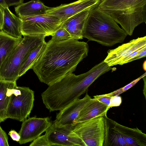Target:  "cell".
I'll return each mask as SVG.
<instances>
[{"mask_svg": "<svg viewBox=\"0 0 146 146\" xmlns=\"http://www.w3.org/2000/svg\"><path fill=\"white\" fill-rule=\"evenodd\" d=\"M22 38L13 37L2 30L0 31V70L4 62Z\"/></svg>", "mask_w": 146, "mask_h": 146, "instance_id": "cell-20", "label": "cell"}, {"mask_svg": "<svg viewBox=\"0 0 146 146\" xmlns=\"http://www.w3.org/2000/svg\"><path fill=\"white\" fill-rule=\"evenodd\" d=\"M105 146H127V145L122 136L111 128L108 125Z\"/></svg>", "mask_w": 146, "mask_h": 146, "instance_id": "cell-22", "label": "cell"}, {"mask_svg": "<svg viewBox=\"0 0 146 146\" xmlns=\"http://www.w3.org/2000/svg\"><path fill=\"white\" fill-rule=\"evenodd\" d=\"M50 8L45 5L39 0H32L19 5L15 9L19 17L23 18L46 14Z\"/></svg>", "mask_w": 146, "mask_h": 146, "instance_id": "cell-17", "label": "cell"}, {"mask_svg": "<svg viewBox=\"0 0 146 146\" xmlns=\"http://www.w3.org/2000/svg\"><path fill=\"white\" fill-rule=\"evenodd\" d=\"M93 97L110 108L119 106L122 102L121 98L119 95L110 96L106 94L94 96Z\"/></svg>", "mask_w": 146, "mask_h": 146, "instance_id": "cell-23", "label": "cell"}, {"mask_svg": "<svg viewBox=\"0 0 146 146\" xmlns=\"http://www.w3.org/2000/svg\"><path fill=\"white\" fill-rule=\"evenodd\" d=\"M51 40L56 41H60L71 38L68 32L60 26L51 36Z\"/></svg>", "mask_w": 146, "mask_h": 146, "instance_id": "cell-24", "label": "cell"}, {"mask_svg": "<svg viewBox=\"0 0 146 146\" xmlns=\"http://www.w3.org/2000/svg\"><path fill=\"white\" fill-rule=\"evenodd\" d=\"M17 86L16 81L0 80V123L7 119V112L11 97Z\"/></svg>", "mask_w": 146, "mask_h": 146, "instance_id": "cell-19", "label": "cell"}, {"mask_svg": "<svg viewBox=\"0 0 146 146\" xmlns=\"http://www.w3.org/2000/svg\"><path fill=\"white\" fill-rule=\"evenodd\" d=\"M100 0H78L67 4L51 7L47 14L58 17L62 23L71 16L87 9L98 6Z\"/></svg>", "mask_w": 146, "mask_h": 146, "instance_id": "cell-12", "label": "cell"}, {"mask_svg": "<svg viewBox=\"0 0 146 146\" xmlns=\"http://www.w3.org/2000/svg\"><path fill=\"white\" fill-rule=\"evenodd\" d=\"M8 137L0 125V146H9Z\"/></svg>", "mask_w": 146, "mask_h": 146, "instance_id": "cell-28", "label": "cell"}, {"mask_svg": "<svg viewBox=\"0 0 146 146\" xmlns=\"http://www.w3.org/2000/svg\"><path fill=\"white\" fill-rule=\"evenodd\" d=\"M9 135L14 141L19 142L20 139V136L16 131L14 130H11L9 133Z\"/></svg>", "mask_w": 146, "mask_h": 146, "instance_id": "cell-29", "label": "cell"}, {"mask_svg": "<svg viewBox=\"0 0 146 146\" xmlns=\"http://www.w3.org/2000/svg\"><path fill=\"white\" fill-rule=\"evenodd\" d=\"M146 76V72H145L139 77L133 80L125 86L110 93L107 94H106L110 96H115L119 95L134 86L139 80Z\"/></svg>", "mask_w": 146, "mask_h": 146, "instance_id": "cell-25", "label": "cell"}, {"mask_svg": "<svg viewBox=\"0 0 146 146\" xmlns=\"http://www.w3.org/2000/svg\"><path fill=\"white\" fill-rule=\"evenodd\" d=\"M46 42L40 43L33 49L29 53L23 64L19 71V77L24 74L33 66L44 50Z\"/></svg>", "mask_w": 146, "mask_h": 146, "instance_id": "cell-21", "label": "cell"}, {"mask_svg": "<svg viewBox=\"0 0 146 146\" xmlns=\"http://www.w3.org/2000/svg\"><path fill=\"white\" fill-rule=\"evenodd\" d=\"M106 116L95 117L74 125L73 131L84 146H105L108 127Z\"/></svg>", "mask_w": 146, "mask_h": 146, "instance_id": "cell-6", "label": "cell"}, {"mask_svg": "<svg viewBox=\"0 0 146 146\" xmlns=\"http://www.w3.org/2000/svg\"><path fill=\"white\" fill-rule=\"evenodd\" d=\"M29 146H51L47 135H44L40 136L33 141Z\"/></svg>", "mask_w": 146, "mask_h": 146, "instance_id": "cell-26", "label": "cell"}, {"mask_svg": "<svg viewBox=\"0 0 146 146\" xmlns=\"http://www.w3.org/2000/svg\"><path fill=\"white\" fill-rule=\"evenodd\" d=\"M23 0H0V6L9 8L13 5H18L23 3Z\"/></svg>", "mask_w": 146, "mask_h": 146, "instance_id": "cell-27", "label": "cell"}, {"mask_svg": "<svg viewBox=\"0 0 146 146\" xmlns=\"http://www.w3.org/2000/svg\"><path fill=\"white\" fill-rule=\"evenodd\" d=\"M3 14L2 7L0 6V31L2 30L3 23Z\"/></svg>", "mask_w": 146, "mask_h": 146, "instance_id": "cell-30", "label": "cell"}, {"mask_svg": "<svg viewBox=\"0 0 146 146\" xmlns=\"http://www.w3.org/2000/svg\"><path fill=\"white\" fill-rule=\"evenodd\" d=\"M110 108L96 99L91 98L84 106L74 124L95 117L107 116Z\"/></svg>", "mask_w": 146, "mask_h": 146, "instance_id": "cell-16", "label": "cell"}, {"mask_svg": "<svg viewBox=\"0 0 146 146\" xmlns=\"http://www.w3.org/2000/svg\"><path fill=\"white\" fill-rule=\"evenodd\" d=\"M103 74L102 70L97 65L79 75L69 74L48 86L41 94L43 103L50 112L61 110L86 92Z\"/></svg>", "mask_w": 146, "mask_h": 146, "instance_id": "cell-2", "label": "cell"}, {"mask_svg": "<svg viewBox=\"0 0 146 146\" xmlns=\"http://www.w3.org/2000/svg\"><path fill=\"white\" fill-rule=\"evenodd\" d=\"M91 98L87 93L82 99L78 98L56 115L54 121L61 125H74V122L77 118L85 104Z\"/></svg>", "mask_w": 146, "mask_h": 146, "instance_id": "cell-14", "label": "cell"}, {"mask_svg": "<svg viewBox=\"0 0 146 146\" xmlns=\"http://www.w3.org/2000/svg\"><path fill=\"white\" fill-rule=\"evenodd\" d=\"M92 8L86 9L69 17L62 23L61 26L68 32L71 38L77 40L83 38L84 25Z\"/></svg>", "mask_w": 146, "mask_h": 146, "instance_id": "cell-15", "label": "cell"}, {"mask_svg": "<svg viewBox=\"0 0 146 146\" xmlns=\"http://www.w3.org/2000/svg\"><path fill=\"white\" fill-rule=\"evenodd\" d=\"M146 61H145L144 62L143 65V69L145 70L146 71Z\"/></svg>", "mask_w": 146, "mask_h": 146, "instance_id": "cell-31", "label": "cell"}, {"mask_svg": "<svg viewBox=\"0 0 146 146\" xmlns=\"http://www.w3.org/2000/svg\"><path fill=\"white\" fill-rule=\"evenodd\" d=\"M3 64L0 70V80L16 81L19 78L20 69L25 59L35 48L45 41V36H23Z\"/></svg>", "mask_w": 146, "mask_h": 146, "instance_id": "cell-5", "label": "cell"}, {"mask_svg": "<svg viewBox=\"0 0 146 146\" xmlns=\"http://www.w3.org/2000/svg\"><path fill=\"white\" fill-rule=\"evenodd\" d=\"M98 7L131 36L135 27L146 23V0H100Z\"/></svg>", "mask_w": 146, "mask_h": 146, "instance_id": "cell-4", "label": "cell"}, {"mask_svg": "<svg viewBox=\"0 0 146 146\" xmlns=\"http://www.w3.org/2000/svg\"><path fill=\"white\" fill-rule=\"evenodd\" d=\"M109 126L119 133L127 146H146V135L138 128H129L106 117Z\"/></svg>", "mask_w": 146, "mask_h": 146, "instance_id": "cell-13", "label": "cell"}, {"mask_svg": "<svg viewBox=\"0 0 146 146\" xmlns=\"http://www.w3.org/2000/svg\"><path fill=\"white\" fill-rule=\"evenodd\" d=\"M22 21L23 36H52L62 24L57 17L48 14L26 17H20Z\"/></svg>", "mask_w": 146, "mask_h": 146, "instance_id": "cell-9", "label": "cell"}, {"mask_svg": "<svg viewBox=\"0 0 146 146\" xmlns=\"http://www.w3.org/2000/svg\"><path fill=\"white\" fill-rule=\"evenodd\" d=\"M146 56V36L138 37L109 50L104 60L110 66L123 64Z\"/></svg>", "mask_w": 146, "mask_h": 146, "instance_id": "cell-7", "label": "cell"}, {"mask_svg": "<svg viewBox=\"0 0 146 146\" xmlns=\"http://www.w3.org/2000/svg\"><path fill=\"white\" fill-rule=\"evenodd\" d=\"M73 125H61L52 121L45 133L51 145L84 146L81 139L73 131Z\"/></svg>", "mask_w": 146, "mask_h": 146, "instance_id": "cell-10", "label": "cell"}, {"mask_svg": "<svg viewBox=\"0 0 146 146\" xmlns=\"http://www.w3.org/2000/svg\"><path fill=\"white\" fill-rule=\"evenodd\" d=\"M127 35L111 16L98 6L91 9L84 25L83 38L111 46L123 42Z\"/></svg>", "mask_w": 146, "mask_h": 146, "instance_id": "cell-3", "label": "cell"}, {"mask_svg": "<svg viewBox=\"0 0 146 146\" xmlns=\"http://www.w3.org/2000/svg\"><path fill=\"white\" fill-rule=\"evenodd\" d=\"M89 50L88 44L84 41L50 39L31 69L41 82L48 86L73 73L87 56Z\"/></svg>", "mask_w": 146, "mask_h": 146, "instance_id": "cell-1", "label": "cell"}, {"mask_svg": "<svg viewBox=\"0 0 146 146\" xmlns=\"http://www.w3.org/2000/svg\"><path fill=\"white\" fill-rule=\"evenodd\" d=\"M35 100L34 92L29 87L14 89L7 108V118L23 122L30 115Z\"/></svg>", "mask_w": 146, "mask_h": 146, "instance_id": "cell-8", "label": "cell"}, {"mask_svg": "<svg viewBox=\"0 0 146 146\" xmlns=\"http://www.w3.org/2000/svg\"><path fill=\"white\" fill-rule=\"evenodd\" d=\"M1 7L3 14L2 30L13 37L22 38L21 32L22 21L21 18L12 13L9 8Z\"/></svg>", "mask_w": 146, "mask_h": 146, "instance_id": "cell-18", "label": "cell"}, {"mask_svg": "<svg viewBox=\"0 0 146 146\" xmlns=\"http://www.w3.org/2000/svg\"><path fill=\"white\" fill-rule=\"evenodd\" d=\"M52 121L49 117H29L23 121L19 134L20 144L33 141L45 132L51 126Z\"/></svg>", "mask_w": 146, "mask_h": 146, "instance_id": "cell-11", "label": "cell"}]
</instances>
